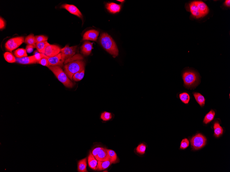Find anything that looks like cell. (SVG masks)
Masks as SVG:
<instances>
[{"mask_svg": "<svg viewBox=\"0 0 230 172\" xmlns=\"http://www.w3.org/2000/svg\"><path fill=\"white\" fill-rule=\"evenodd\" d=\"M189 12L196 19L202 18L209 14V9L206 4L202 1H194L189 4Z\"/></svg>", "mask_w": 230, "mask_h": 172, "instance_id": "1", "label": "cell"}, {"mask_svg": "<svg viewBox=\"0 0 230 172\" xmlns=\"http://www.w3.org/2000/svg\"><path fill=\"white\" fill-rule=\"evenodd\" d=\"M100 43L103 48L114 57L118 56L119 50L116 44L110 35L103 33L101 35L99 39Z\"/></svg>", "mask_w": 230, "mask_h": 172, "instance_id": "2", "label": "cell"}, {"mask_svg": "<svg viewBox=\"0 0 230 172\" xmlns=\"http://www.w3.org/2000/svg\"><path fill=\"white\" fill-rule=\"evenodd\" d=\"M85 63L84 61L80 60H76L70 61L64 66L65 73L68 78L72 80L74 75L80 71L85 70Z\"/></svg>", "mask_w": 230, "mask_h": 172, "instance_id": "3", "label": "cell"}, {"mask_svg": "<svg viewBox=\"0 0 230 172\" xmlns=\"http://www.w3.org/2000/svg\"><path fill=\"white\" fill-rule=\"evenodd\" d=\"M47 67L51 70L58 80L63 83L65 86L69 88H72L74 87V83L71 81L67 75L63 71L61 67L58 66H48Z\"/></svg>", "mask_w": 230, "mask_h": 172, "instance_id": "4", "label": "cell"}, {"mask_svg": "<svg viewBox=\"0 0 230 172\" xmlns=\"http://www.w3.org/2000/svg\"><path fill=\"white\" fill-rule=\"evenodd\" d=\"M182 78L185 86L188 88L196 86L199 81L198 74L192 70H186L183 72Z\"/></svg>", "mask_w": 230, "mask_h": 172, "instance_id": "5", "label": "cell"}, {"mask_svg": "<svg viewBox=\"0 0 230 172\" xmlns=\"http://www.w3.org/2000/svg\"><path fill=\"white\" fill-rule=\"evenodd\" d=\"M190 141L193 149L198 150L205 146L206 144L207 140L205 137L202 134H198L193 136Z\"/></svg>", "mask_w": 230, "mask_h": 172, "instance_id": "6", "label": "cell"}, {"mask_svg": "<svg viewBox=\"0 0 230 172\" xmlns=\"http://www.w3.org/2000/svg\"><path fill=\"white\" fill-rule=\"evenodd\" d=\"M25 39L23 37H17L11 38L5 44V47L7 50L10 52L16 49L24 42Z\"/></svg>", "mask_w": 230, "mask_h": 172, "instance_id": "7", "label": "cell"}, {"mask_svg": "<svg viewBox=\"0 0 230 172\" xmlns=\"http://www.w3.org/2000/svg\"><path fill=\"white\" fill-rule=\"evenodd\" d=\"M77 46L70 47L67 45L62 48L60 53L65 61L71 59L74 56L77 51Z\"/></svg>", "mask_w": 230, "mask_h": 172, "instance_id": "8", "label": "cell"}, {"mask_svg": "<svg viewBox=\"0 0 230 172\" xmlns=\"http://www.w3.org/2000/svg\"><path fill=\"white\" fill-rule=\"evenodd\" d=\"M61 49L58 45L50 44L46 48L43 54L48 57H54L60 53Z\"/></svg>", "mask_w": 230, "mask_h": 172, "instance_id": "9", "label": "cell"}, {"mask_svg": "<svg viewBox=\"0 0 230 172\" xmlns=\"http://www.w3.org/2000/svg\"><path fill=\"white\" fill-rule=\"evenodd\" d=\"M49 61V66H58V67H62L65 61L64 60L62 57V55L61 53L58 54L52 57H48Z\"/></svg>", "mask_w": 230, "mask_h": 172, "instance_id": "10", "label": "cell"}, {"mask_svg": "<svg viewBox=\"0 0 230 172\" xmlns=\"http://www.w3.org/2000/svg\"><path fill=\"white\" fill-rule=\"evenodd\" d=\"M60 8L65 9L71 14H73L75 16L79 17L80 18H83V15L81 14L80 11L79 10L77 7L74 5L68 4H64L61 6Z\"/></svg>", "mask_w": 230, "mask_h": 172, "instance_id": "11", "label": "cell"}, {"mask_svg": "<svg viewBox=\"0 0 230 172\" xmlns=\"http://www.w3.org/2000/svg\"><path fill=\"white\" fill-rule=\"evenodd\" d=\"M99 32L94 30L88 31L84 34L83 40L96 41L98 39Z\"/></svg>", "mask_w": 230, "mask_h": 172, "instance_id": "12", "label": "cell"}, {"mask_svg": "<svg viewBox=\"0 0 230 172\" xmlns=\"http://www.w3.org/2000/svg\"><path fill=\"white\" fill-rule=\"evenodd\" d=\"M16 62L23 65L32 64L38 63L32 56H26L21 58L16 57Z\"/></svg>", "mask_w": 230, "mask_h": 172, "instance_id": "13", "label": "cell"}, {"mask_svg": "<svg viewBox=\"0 0 230 172\" xmlns=\"http://www.w3.org/2000/svg\"><path fill=\"white\" fill-rule=\"evenodd\" d=\"M93 43L89 41H85L81 48L82 53L85 56H89L93 49Z\"/></svg>", "mask_w": 230, "mask_h": 172, "instance_id": "14", "label": "cell"}, {"mask_svg": "<svg viewBox=\"0 0 230 172\" xmlns=\"http://www.w3.org/2000/svg\"><path fill=\"white\" fill-rule=\"evenodd\" d=\"M105 7L109 12L112 14H116L120 12L121 5L114 3H110L106 4Z\"/></svg>", "mask_w": 230, "mask_h": 172, "instance_id": "15", "label": "cell"}, {"mask_svg": "<svg viewBox=\"0 0 230 172\" xmlns=\"http://www.w3.org/2000/svg\"><path fill=\"white\" fill-rule=\"evenodd\" d=\"M96 159L99 161H105L109 160L107 149L101 147L98 152L96 157Z\"/></svg>", "mask_w": 230, "mask_h": 172, "instance_id": "16", "label": "cell"}, {"mask_svg": "<svg viewBox=\"0 0 230 172\" xmlns=\"http://www.w3.org/2000/svg\"><path fill=\"white\" fill-rule=\"evenodd\" d=\"M88 162L90 168L94 170H96V168L97 164H98V160L92 155V152L91 151L90 152L89 155L88 157Z\"/></svg>", "mask_w": 230, "mask_h": 172, "instance_id": "17", "label": "cell"}, {"mask_svg": "<svg viewBox=\"0 0 230 172\" xmlns=\"http://www.w3.org/2000/svg\"><path fill=\"white\" fill-rule=\"evenodd\" d=\"M87 158H85L79 161L78 163V171L79 172H87Z\"/></svg>", "mask_w": 230, "mask_h": 172, "instance_id": "18", "label": "cell"}, {"mask_svg": "<svg viewBox=\"0 0 230 172\" xmlns=\"http://www.w3.org/2000/svg\"><path fill=\"white\" fill-rule=\"evenodd\" d=\"M112 164L111 162L109 160L103 162L98 161L96 170L99 171L103 170L108 168Z\"/></svg>", "mask_w": 230, "mask_h": 172, "instance_id": "19", "label": "cell"}, {"mask_svg": "<svg viewBox=\"0 0 230 172\" xmlns=\"http://www.w3.org/2000/svg\"><path fill=\"white\" fill-rule=\"evenodd\" d=\"M214 135L216 138L220 137L223 134V130L219 123L216 122L214 125Z\"/></svg>", "mask_w": 230, "mask_h": 172, "instance_id": "20", "label": "cell"}, {"mask_svg": "<svg viewBox=\"0 0 230 172\" xmlns=\"http://www.w3.org/2000/svg\"><path fill=\"white\" fill-rule=\"evenodd\" d=\"M196 100L201 107L204 106L205 104V99L202 94L198 92H195L193 94Z\"/></svg>", "mask_w": 230, "mask_h": 172, "instance_id": "21", "label": "cell"}, {"mask_svg": "<svg viewBox=\"0 0 230 172\" xmlns=\"http://www.w3.org/2000/svg\"><path fill=\"white\" fill-rule=\"evenodd\" d=\"M49 45L47 41L40 42L36 43V48L39 53L43 54L46 48Z\"/></svg>", "mask_w": 230, "mask_h": 172, "instance_id": "22", "label": "cell"}, {"mask_svg": "<svg viewBox=\"0 0 230 172\" xmlns=\"http://www.w3.org/2000/svg\"><path fill=\"white\" fill-rule=\"evenodd\" d=\"M24 42L27 45H32L36 48V39L34 34H31L26 37Z\"/></svg>", "mask_w": 230, "mask_h": 172, "instance_id": "23", "label": "cell"}, {"mask_svg": "<svg viewBox=\"0 0 230 172\" xmlns=\"http://www.w3.org/2000/svg\"><path fill=\"white\" fill-rule=\"evenodd\" d=\"M215 114V112L214 110H211L205 116L204 120H203V123L206 124H208V123L211 122L212 120H213Z\"/></svg>", "mask_w": 230, "mask_h": 172, "instance_id": "24", "label": "cell"}, {"mask_svg": "<svg viewBox=\"0 0 230 172\" xmlns=\"http://www.w3.org/2000/svg\"><path fill=\"white\" fill-rule=\"evenodd\" d=\"M107 152L109 160L112 164L116 163L118 158L116 152L111 149H107Z\"/></svg>", "mask_w": 230, "mask_h": 172, "instance_id": "25", "label": "cell"}, {"mask_svg": "<svg viewBox=\"0 0 230 172\" xmlns=\"http://www.w3.org/2000/svg\"><path fill=\"white\" fill-rule=\"evenodd\" d=\"M15 56L17 58H21V57L27 56L28 55L26 49L23 48H18L14 52Z\"/></svg>", "mask_w": 230, "mask_h": 172, "instance_id": "26", "label": "cell"}, {"mask_svg": "<svg viewBox=\"0 0 230 172\" xmlns=\"http://www.w3.org/2000/svg\"><path fill=\"white\" fill-rule=\"evenodd\" d=\"M4 58L8 62L13 63L16 62V58L13 55L9 52H6L4 55Z\"/></svg>", "mask_w": 230, "mask_h": 172, "instance_id": "27", "label": "cell"}, {"mask_svg": "<svg viewBox=\"0 0 230 172\" xmlns=\"http://www.w3.org/2000/svg\"><path fill=\"white\" fill-rule=\"evenodd\" d=\"M179 97L182 102L185 104L189 103L190 99L189 94L187 92H184L179 95Z\"/></svg>", "mask_w": 230, "mask_h": 172, "instance_id": "28", "label": "cell"}, {"mask_svg": "<svg viewBox=\"0 0 230 172\" xmlns=\"http://www.w3.org/2000/svg\"><path fill=\"white\" fill-rule=\"evenodd\" d=\"M85 75V70L75 73L73 76L72 79L74 81H79L83 79Z\"/></svg>", "mask_w": 230, "mask_h": 172, "instance_id": "29", "label": "cell"}, {"mask_svg": "<svg viewBox=\"0 0 230 172\" xmlns=\"http://www.w3.org/2000/svg\"><path fill=\"white\" fill-rule=\"evenodd\" d=\"M112 115L110 112L105 111L102 113L101 115V118L103 121H108L111 119L112 118Z\"/></svg>", "mask_w": 230, "mask_h": 172, "instance_id": "30", "label": "cell"}, {"mask_svg": "<svg viewBox=\"0 0 230 172\" xmlns=\"http://www.w3.org/2000/svg\"><path fill=\"white\" fill-rule=\"evenodd\" d=\"M147 146L144 144H141L138 145V146L136 147V151L137 153L143 155L145 153L146 149Z\"/></svg>", "mask_w": 230, "mask_h": 172, "instance_id": "31", "label": "cell"}, {"mask_svg": "<svg viewBox=\"0 0 230 172\" xmlns=\"http://www.w3.org/2000/svg\"><path fill=\"white\" fill-rule=\"evenodd\" d=\"M189 141L187 138L184 139L181 143L180 149H185L189 147Z\"/></svg>", "mask_w": 230, "mask_h": 172, "instance_id": "32", "label": "cell"}, {"mask_svg": "<svg viewBox=\"0 0 230 172\" xmlns=\"http://www.w3.org/2000/svg\"><path fill=\"white\" fill-rule=\"evenodd\" d=\"M46 56L45 55L36 51L35 52L34 55V56H32L35 60L37 61L38 63L39 61L42 58H43V57Z\"/></svg>", "mask_w": 230, "mask_h": 172, "instance_id": "33", "label": "cell"}, {"mask_svg": "<svg viewBox=\"0 0 230 172\" xmlns=\"http://www.w3.org/2000/svg\"><path fill=\"white\" fill-rule=\"evenodd\" d=\"M36 39V42H40L47 41L48 40V37L44 35H39L35 36Z\"/></svg>", "mask_w": 230, "mask_h": 172, "instance_id": "34", "label": "cell"}, {"mask_svg": "<svg viewBox=\"0 0 230 172\" xmlns=\"http://www.w3.org/2000/svg\"><path fill=\"white\" fill-rule=\"evenodd\" d=\"M38 63L42 65L48 67L49 65V61L48 57L46 56L43 57L39 61Z\"/></svg>", "mask_w": 230, "mask_h": 172, "instance_id": "35", "label": "cell"}, {"mask_svg": "<svg viewBox=\"0 0 230 172\" xmlns=\"http://www.w3.org/2000/svg\"><path fill=\"white\" fill-rule=\"evenodd\" d=\"M34 48H35L34 46L31 45H27L26 46V50L27 52L30 53H32L33 51Z\"/></svg>", "mask_w": 230, "mask_h": 172, "instance_id": "36", "label": "cell"}, {"mask_svg": "<svg viewBox=\"0 0 230 172\" xmlns=\"http://www.w3.org/2000/svg\"><path fill=\"white\" fill-rule=\"evenodd\" d=\"M6 26V23L3 18L1 17L0 18V29L1 30L5 28Z\"/></svg>", "mask_w": 230, "mask_h": 172, "instance_id": "37", "label": "cell"}, {"mask_svg": "<svg viewBox=\"0 0 230 172\" xmlns=\"http://www.w3.org/2000/svg\"><path fill=\"white\" fill-rule=\"evenodd\" d=\"M101 147H97L96 148L93 149V150L92 151V155L95 158L96 157L97 154H98L99 152L101 149Z\"/></svg>", "mask_w": 230, "mask_h": 172, "instance_id": "38", "label": "cell"}, {"mask_svg": "<svg viewBox=\"0 0 230 172\" xmlns=\"http://www.w3.org/2000/svg\"><path fill=\"white\" fill-rule=\"evenodd\" d=\"M224 5L226 7H230V0H226L224 2Z\"/></svg>", "mask_w": 230, "mask_h": 172, "instance_id": "39", "label": "cell"}, {"mask_svg": "<svg viewBox=\"0 0 230 172\" xmlns=\"http://www.w3.org/2000/svg\"><path fill=\"white\" fill-rule=\"evenodd\" d=\"M120 1L121 2H123L125 1H123V0H122V1H121V0H118V1Z\"/></svg>", "mask_w": 230, "mask_h": 172, "instance_id": "40", "label": "cell"}]
</instances>
